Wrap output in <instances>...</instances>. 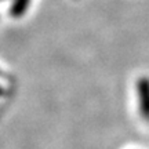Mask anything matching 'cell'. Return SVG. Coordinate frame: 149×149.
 <instances>
[{
	"instance_id": "obj_1",
	"label": "cell",
	"mask_w": 149,
	"mask_h": 149,
	"mask_svg": "<svg viewBox=\"0 0 149 149\" xmlns=\"http://www.w3.org/2000/svg\"><path fill=\"white\" fill-rule=\"evenodd\" d=\"M137 94H138L139 112L149 120V77H141L137 81Z\"/></svg>"
}]
</instances>
